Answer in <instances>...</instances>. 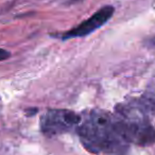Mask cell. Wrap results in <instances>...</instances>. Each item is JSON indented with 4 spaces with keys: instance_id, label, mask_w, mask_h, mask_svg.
I'll list each match as a JSON object with an SVG mask.
<instances>
[{
    "instance_id": "1",
    "label": "cell",
    "mask_w": 155,
    "mask_h": 155,
    "mask_svg": "<svg viewBox=\"0 0 155 155\" xmlns=\"http://www.w3.org/2000/svg\"><path fill=\"white\" fill-rule=\"evenodd\" d=\"M80 140L86 150L99 154L122 155L127 150V142L120 136L110 115L101 110H93L78 127Z\"/></svg>"
},
{
    "instance_id": "2",
    "label": "cell",
    "mask_w": 155,
    "mask_h": 155,
    "mask_svg": "<svg viewBox=\"0 0 155 155\" xmlns=\"http://www.w3.org/2000/svg\"><path fill=\"white\" fill-rule=\"evenodd\" d=\"M120 118L114 119L115 127L120 136L129 143L138 146H150L155 142V130L144 116L121 108Z\"/></svg>"
},
{
    "instance_id": "3",
    "label": "cell",
    "mask_w": 155,
    "mask_h": 155,
    "mask_svg": "<svg viewBox=\"0 0 155 155\" xmlns=\"http://www.w3.org/2000/svg\"><path fill=\"white\" fill-rule=\"evenodd\" d=\"M81 117L71 110H50L41 118V130L47 136L61 135L78 127Z\"/></svg>"
},
{
    "instance_id": "4",
    "label": "cell",
    "mask_w": 155,
    "mask_h": 155,
    "mask_svg": "<svg viewBox=\"0 0 155 155\" xmlns=\"http://www.w3.org/2000/svg\"><path fill=\"white\" fill-rule=\"evenodd\" d=\"M115 9L112 5H105L101 8L98 12H96L94 15H91L88 19L84 20L82 24L73 28L72 30L64 33L62 35V39L74 38V37H83L93 33L97 29L101 28L105 22L110 20V18L114 14Z\"/></svg>"
},
{
    "instance_id": "5",
    "label": "cell",
    "mask_w": 155,
    "mask_h": 155,
    "mask_svg": "<svg viewBox=\"0 0 155 155\" xmlns=\"http://www.w3.org/2000/svg\"><path fill=\"white\" fill-rule=\"evenodd\" d=\"M10 56V52L7 51V50L0 49V61H3L5 58H8Z\"/></svg>"
}]
</instances>
